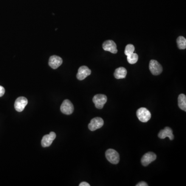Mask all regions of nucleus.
I'll return each mask as SVG.
<instances>
[{
	"label": "nucleus",
	"instance_id": "obj_1",
	"mask_svg": "<svg viewBox=\"0 0 186 186\" xmlns=\"http://www.w3.org/2000/svg\"><path fill=\"white\" fill-rule=\"evenodd\" d=\"M136 116L141 122H146L149 121L151 118V113L145 108H141L136 111Z\"/></svg>",
	"mask_w": 186,
	"mask_h": 186
},
{
	"label": "nucleus",
	"instance_id": "obj_2",
	"mask_svg": "<svg viewBox=\"0 0 186 186\" xmlns=\"http://www.w3.org/2000/svg\"><path fill=\"white\" fill-rule=\"evenodd\" d=\"M105 157L112 164H116L119 162V153L113 149H108L106 151Z\"/></svg>",
	"mask_w": 186,
	"mask_h": 186
},
{
	"label": "nucleus",
	"instance_id": "obj_3",
	"mask_svg": "<svg viewBox=\"0 0 186 186\" xmlns=\"http://www.w3.org/2000/svg\"><path fill=\"white\" fill-rule=\"evenodd\" d=\"M149 68L152 74L157 76L162 72V67L157 60H152L149 62Z\"/></svg>",
	"mask_w": 186,
	"mask_h": 186
},
{
	"label": "nucleus",
	"instance_id": "obj_4",
	"mask_svg": "<svg viewBox=\"0 0 186 186\" xmlns=\"http://www.w3.org/2000/svg\"><path fill=\"white\" fill-rule=\"evenodd\" d=\"M93 101L96 108L101 109L107 101V96L104 94H97L93 97Z\"/></svg>",
	"mask_w": 186,
	"mask_h": 186
},
{
	"label": "nucleus",
	"instance_id": "obj_5",
	"mask_svg": "<svg viewBox=\"0 0 186 186\" xmlns=\"http://www.w3.org/2000/svg\"><path fill=\"white\" fill-rule=\"evenodd\" d=\"M73 110L74 107L73 104L68 99H66L64 101L60 106V111L64 114H71L73 113Z\"/></svg>",
	"mask_w": 186,
	"mask_h": 186
},
{
	"label": "nucleus",
	"instance_id": "obj_6",
	"mask_svg": "<svg viewBox=\"0 0 186 186\" xmlns=\"http://www.w3.org/2000/svg\"><path fill=\"white\" fill-rule=\"evenodd\" d=\"M104 121L100 117H95L91 121L90 124H88V129L91 131H95L97 129L100 128L103 126Z\"/></svg>",
	"mask_w": 186,
	"mask_h": 186
},
{
	"label": "nucleus",
	"instance_id": "obj_7",
	"mask_svg": "<svg viewBox=\"0 0 186 186\" xmlns=\"http://www.w3.org/2000/svg\"><path fill=\"white\" fill-rule=\"evenodd\" d=\"M28 99L24 97H19L16 100L15 102V108L17 111H23L25 107L28 104Z\"/></svg>",
	"mask_w": 186,
	"mask_h": 186
},
{
	"label": "nucleus",
	"instance_id": "obj_8",
	"mask_svg": "<svg viewBox=\"0 0 186 186\" xmlns=\"http://www.w3.org/2000/svg\"><path fill=\"white\" fill-rule=\"evenodd\" d=\"M156 155L153 152H148L143 155L141 159V163L144 166H146L150 163L156 159Z\"/></svg>",
	"mask_w": 186,
	"mask_h": 186
},
{
	"label": "nucleus",
	"instance_id": "obj_9",
	"mask_svg": "<svg viewBox=\"0 0 186 186\" xmlns=\"http://www.w3.org/2000/svg\"><path fill=\"white\" fill-rule=\"evenodd\" d=\"M102 48L104 50L108 51L112 53L115 54L117 52V46L116 43L113 40H108L104 42L102 45Z\"/></svg>",
	"mask_w": 186,
	"mask_h": 186
},
{
	"label": "nucleus",
	"instance_id": "obj_10",
	"mask_svg": "<svg viewBox=\"0 0 186 186\" xmlns=\"http://www.w3.org/2000/svg\"><path fill=\"white\" fill-rule=\"evenodd\" d=\"M56 138V134L54 132H51L49 135L43 136L42 140V147H49L52 143Z\"/></svg>",
	"mask_w": 186,
	"mask_h": 186
},
{
	"label": "nucleus",
	"instance_id": "obj_11",
	"mask_svg": "<svg viewBox=\"0 0 186 186\" xmlns=\"http://www.w3.org/2000/svg\"><path fill=\"white\" fill-rule=\"evenodd\" d=\"M91 74V70L86 66H82L78 69L77 78L79 80H83Z\"/></svg>",
	"mask_w": 186,
	"mask_h": 186
},
{
	"label": "nucleus",
	"instance_id": "obj_12",
	"mask_svg": "<svg viewBox=\"0 0 186 186\" xmlns=\"http://www.w3.org/2000/svg\"><path fill=\"white\" fill-rule=\"evenodd\" d=\"M63 63V60L61 57L59 56L52 55L50 57L49 60V65L51 68L55 69L60 66Z\"/></svg>",
	"mask_w": 186,
	"mask_h": 186
},
{
	"label": "nucleus",
	"instance_id": "obj_13",
	"mask_svg": "<svg viewBox=\"0 0 186 186\" xmlns=\"http://www.w3.org/2000/svg\"><path fill=\"white\" fill-rule=\"evenodd\" d=\"M158 137L161 139H164L166 137H168L170 140H173L174 138L173 134V130L169 127H166L164 129L161 130L158 133Z\"/></svg>",
	"mask_w": 186,
	"mask_h": 186
},
{
	"label": "nucleus",
	"instance_id": "obj_14",
	"mask_svg": "<svg viewBox=\"0 0 186 186\" xmlns=\"http://www.w3.org/2000/svg\"><path fill=\"white\" fill-rule=\"evenodd\" d=\"M127 70L125 68L121 67L119 68H117L115 70L114 76L115 78L117 79H124L125 78L127 75Z\"/></svg>",
	"mask_w": 186,
	"mask_h": 186
},
{
	"label": "nucleus",
	"instance_id": "obj_15",
	"mask_svg": "<svg viewBox=\"0 0 186 186\" xmlns=\"http://www.w3.org/2000/svg\"><path fill=\"white\" fill-rule=\"evenodd\" d=\"M178 107L181 110L186 111V96L184 94H181L178 96Z\"/></svg>",
	"mask_w": 186,
	"mask_h": 186
},
{
	"label": "nucleus",
	"instance_id": "obj_16",
	"mask_svg": "<svg viewBox=\"0 0 186 186\" xmlns=\"http://www.w3.org/2000/svg\"><path fill=\"white\" fill-rule=\"evenodd\" d=\"M177 44L179 49L184 50L186 48V39L183 36H179L177 39Z\"/></svg>",
	"mask_w": 186,
	"mask_h": 186
},
{
	"label": "nucleus",
	"instance_id": "obj_17",
	"mask_svg": "<svg viewBox=\"0 0 186 186\" xmlns=\"http://www.w3.org/2000/svg\"><path fill=\"white\" fill-rule=\"evenodd\" d=\"M127 61L130 64H134L138 62V55L136 53L133 52V53L127 55Z\"/></svg>",
	"mask_w": 186,
	"mask_h": 186
},
{
	"label": "nucleus",
	"instance_id": "obj_18",
	"mask_svg": "<svg viewBox=\"0 0 186 186\" xmlns=\"http://www.w3.org/2000/svg\"><path fill=\"white\" fill-rule=\"evenodd\" d=\"M135 46L132 44H128L126 46L125 50V54L126 55H129L132 54L135 51Z\"/></svg>",
	"mask_w": 186,
	"mask_h": 186
},
{
	"label": "nucleus",
	"instance_id": "obj_19",
	"mask_svg": "<svg viewBox=\"0 0 186 186\" xmlns=\"http://www.w3.org/2000/svg\"><path fill=\"white\" fill-rule=\"evenodd\" d=\"M5 88L0 85V97L3 96L5 94Z\"/></svg>",
	"mask_w": 186,
	"mask_h": 186
},
{
	"label": "nucleus",
	"instance_id": "obj_20",
	"mask_svg": "<svg viewBox=\"0 0 186 186\" xmlns=\"http://www.w3.org/2000/svg\"><path fill=\"white\" fill-rule=\"evenodd\" d=\"M148 184L145 183V181H141L138 183V184H136V186H148Z\"/></svg>",
	"mask_w": 186,
	"mask_h": 186
},
{
	"label": "nucleus",
	"instance_id": "obj_21",
	"mask_svg": "<svg viewBox=\"0 0 186 186\" xmlns=\"http://www.w3.org/2000/svg\"><path fill=\"white\" fill-rule=\"evenodd\" d=\"M79 186H90V184L86 182L83 181L79 184Z\"/></svg>",
	"mask_w": 186,
	"mask_h": 186
}]
</instances>
